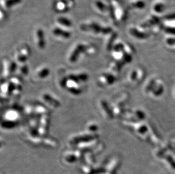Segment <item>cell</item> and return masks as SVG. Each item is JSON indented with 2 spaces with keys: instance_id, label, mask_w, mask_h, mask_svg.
<instances>
[{
  "instance_id": "4",
  "label": "cell",
  "mask_w": 175,
  "mask_h": 174,
  "mask_svg": "<svg viewBox=\"0 0 175 174\" xmlns=\"http://www.w3.org/2000/svg\"><path fill=\"white\" fill-rule=\"evenodd\" d=\"M35 41L36 45L40 49H43L46 47V37L44 31L42 29L39 28L35 32Z\"/></svg>"
},
{
  "instance_id": "9",
  "label": "cell",
  "mask_w": 175,
  "mask_h": 174,
  "mask_svg": "<svg viewBox=\"0 0 175 174\" xmlns=\"http://www.w3.org/2000/svg\"><path fill=\"white\" fill-rule=\"evenodd\" d=\"M22 0H1V5L7 9H10L22 2Z\"/></svg>"
},
{
  "instance_id": "7",
  "label": "cell",
  "mask_w": 175,
  "mask_h": 174,
  "mask_svg": "<svg viewBox=\"0 0 175 174\" xmlns=\"http://www.w3.org/2000/svg\"><path fill=\"white\" fill-rule=\"evenodd\" d=\"M130 35L138 39H146L149 37V35L146 32H142L139 29L136 27H130L129 30ZM135 38V39H136Z\"/></svg>"
},
{
  "instance_id": "13",
  "label": "cell",
  "mask_w": 175,
  "mask_h": 174,
  "mask_svg": "<svg viewBox=\"0 0 175 174\" xmlns=\"http://www.w3.org/2000/svg\"><path fill=\"white\" fill-rule=\"evenodd\" d=\"M49 73V71L48 68H47L46 67H44V68H41L38 72L37 74H38V76H39V78H46V76H47Z\"/></svg>"
},
{
  "instance_id": "8",
  "label": "cell",
  "mask_w": 175,
  "mask_h": 174,
  "mask_svg": "<svg viewBox=\"0 0 175 174\" xmlns=\"http://www.w3.org/2000/svg\"><path fill=\"white\" fill-rule=\"evenodd\" d=\"M166 7V4L163 0H157L152 5V10L156 13L159 14L162 13Z\"/></svg>"
},
{
  "instance_id": "6",
  "label": "cell",
  "mask_w": 175,
  "mask_h": 174,
  "mask_svg": "<svg viewBox=\"0 0 175 174\" xmlns=\"http://www.w3.org/2000/svg\"><path fill=\"white\" fill-rule=\"evenodd\" d=\"M52 34L57 37H61L64 39H70L71 34L70 32L65 29H62L61 27H54L52 29Z\"/></svg>"
},
{
  "instance_id": "10",
  "label": "cell",
  "mask_w": 175,
  "mask_h": 174,
  "mask_svg": "<svg viewBox=\"0 0 175 174\" xmlns=\"http://www.w3.org/2000/svg\"><path fill=\"white\" fill-rule=\"evenodd\" d=\"M129 6L131 9L141 10L145 7V2L143 0H131Z\"/></svg>"
},
{
  "instance_id": "3",
  "label": "cell",
  "mask_w": 175,
  "mask_h": 174,
  "mask_svg": "<svg viewBox=\"0 0 175 174\" xmlns=\"http://www.w3.org/2000/svg\"><path fill=\"white\" fill-rule=\"evenodd\" d=\"M73 2L70 0H58L54 5V9L57 12H67L72 6Z\"/></svg>"
},
{
  "instance_id": "14",
  "label": "cell",
  "mask_w": 175,
  "mask_h": 174,
  "mask_svg": "<svg viewBox=\"0 0 175 174\" xmlns=\"http://www.w3.org/2000/svg\"><path fill=\"white\" fill-rule=\"evenodd\" d=\"M9 84H4L2 87H1V92L3 93L6 94L9 93V91H10V87H9Z\"/></svg>"
},
{
  "instance_id": "5",
  "label": "cell",
  "mask_w": 175,
  "mask_h": 174,
  "mask_svg": "<svg viewBox=\"0 0 175 174\" xmlns=\"http://www.w3.org/2000/svg\"><path fill=\"white\" fill-rule=\"evenodd\" d=\"M16 58L17 60L23 63L30 55V50L28 47H22L18 52L17 53Z\"/></svg>"
},
{
  "instance_id": "11",
  "label": "cell",
  "mask_w": 175,
  "mask_h": 174,
  "mask_svg": "<svg viewBox=\"0 0 175 174\" xmlns=\"http://www.w3.org/2000/svg\"><path fill=\"white\" fill-rule=\"evenodd\" d=\"M56 22L60 26L64 28H70L73 25L71 20L65 17H58L57 18Z\"/></svg>"
},
{
  "instance_id": "2",
  "label": "cell",
  "mask_w": 175,
  "mask_h": 174,
  "mask_svg": "<svg viewBox=\"0 0 175 174\" xmlns=\"http://www.w3.org/2000/svg\"><path fill=\"white\" fill-rule=\"evenodd\" d=\"M88 46H86L84 44L79 43L76 45L73 48L71 53L69 55V60L71 63H74L77 62L80 57V55L83 53L87 52Z\"/></svg>"
},
{
  "instance_id": "1",
  "label": "cell",
  "mask_w": 175,
  "mask_h": 174,
  "mask_svg": "<svg viewBox=\"0 0 175 174\" xmlns=\"http://www.w3.org/2000/svg\"><path fill=\"white\" fill-rule=\"evenodd\" d=\"M80 29L82 31L91 32L94 34L107 35L111 32V28L104 27L96 22L85 23L80 25Z\"/></svg>"
},
{
  "instance_id": "12",
  "label": "cell",
  "mask_w": 175,
  "mask_h": 174,
  "mask_svg": "<svg viewBox=\"0 0 175 174\" xmlns=\"http://www.w3.org/2000/svg\"><path fill=\"white\" fill-rule=\"evenodd\" d=\"M95 6L101 13H105L107 12H109V7L107 6L104 2L100 0H96L94 2Z\"/></svg>"
}]
</instances>
